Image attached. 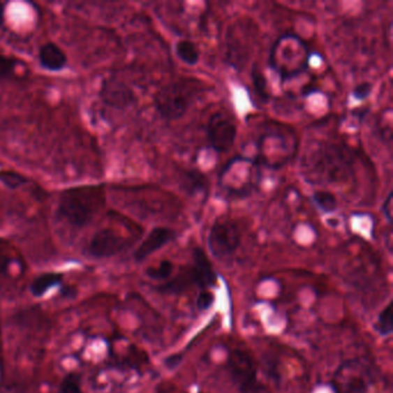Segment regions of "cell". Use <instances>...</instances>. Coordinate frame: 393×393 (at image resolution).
I'll return each mask as SVG.
<instances>
[{
	"mask_svg": "<svg viewBox=\"0 0 393 393\" xmlns=\"http://www.w3.org/2000/svg\"><path fill=\"white\" fill-rule=\"evenodd\" d=\"M354 156L345 147L320 143L304 157L308 181L327 186L346 181L353 175Z\"/></svg>",
	"mask_w": 393,
	"mask_h": 393,
	"instance_id": "6da1fadb",
	"label": "cell"
},
{
	"mask_svg": "<svg viewBox=\"0 0 393 393\" xmlns=\"http://www.w3.org/2000/svg\"><path fill=\"white\" fill-rule=\"evenodd\" d=\"M105 207L102 186H82L67 189L60 196V215L76 228L90 224Z\"/></svg>",
	"mask_w": 393,
	"mask_h": 393,
	"instance_id": "7a4b0ae2",
	"label": "cell"
},
{
	"mask_svg": "<svg viewBox=\"0 0 393 393\" xmlns=\"http://www.w3.org/2000/svg\"><path fill=\"white\" fill-rule=\"evenodd\" d=\"M205 91L203 83L193 77H184L163 87L155 95V107L168 121L185 116L196 99Z\"/></svg>",
	"mask_w": 393,
	"mask_h": 393,
	"instance_id": "3957f363",
	"label": "cell"
},
{
	"mask_svg": "<svg viewBox=\"0 0 393 393\" xmlns=\"http://www.w3.org/2000/svg\"><path fill=\"white\" fill-rule=\"evenodd\" d=\"M309 59L311 50L307 44L292 34L279 37L271 49V68L279 74L283 83L306 72Z\"/></svg>",
	"mask_w": 393,
	"mask_h": 393,
	"instance_id": "277c9868",
	"label": "cell"
},
{
	"mask_svg": "<svg viewBox=\"0 0 393 393\" xmlns=\"http://www.w3.org/2000/svg\"><path fill=\"white\" fill-rule=\"evenodd\" d=\"M261 178L260 165L251 159H232L219 175V186L225 195L244 198L258 188Z\"/></svg>",
	"mask_w": 393,
	"mask_h": 393,
	"instance_id": "5b68a950",
	"label": "cell"
},
{
	"mask_svg": "<svg viewBox=\"0 0 393 393\" xmlns=\"http://www.w3.org/2000/svg\"><path fill=\"white\" fill-rule=\"evenodd\" d=\"M258 159L255 162L265 164L271 169H279L293 158L297 151V140L288 129H269L260 138L258 143Z\"/></svg>",
	"mask_w": 393,
	"mask_h": 393,
	"instance_id": "8992f818",
	"label": "cell"
},
{
	"mask_svg": "<svg viewBox=\"0 0 393 393\" xmlns=\"http://www.w3.org/2000/svg\"><path fill=\"white\" fill-rule=\"evenodd\" d=\"M242 244V233L233 219L221 217L214 223L208 235L209 251L219 260L231 258Z\"/></svg>",
	"mask_w": 393,
	"mask_h": 393,
	"instance_id": "52a82bcc",
	"label": "cell"
},
{
	"mask_svg": "<svg viewBox=\"0 0 393 393\" xmlns=\"http://www.w3.org/2000/svg\"><path fill=\"white\" fill-rule=\"evenodd\" d=\"M228 369L232 380L242 393H262L258 380L256 364L251 355L242 350H233L228 357Z\"/></svg>",
	"mask_w": 393,
	"mask_h": 393,
	"instance_id": "ba28073f",
	"label": "cell"
},
{
	"mask_svg": "<svg viewBox=\"0 0 393 393\" xmlns=\"http://www.w3.org/2000/svg\"><path fill=\"white\" fill-rule=\"evenodd\" d=\"M254 24L251 20L238 21L226 35V57L235 70H240L249 57L251 42L254 37Z\"/></svg>",
	"mask_w": 393,
	"mask_h": 393,
	"instance_id": "9c48e42d",
	"label": "cell"
},
{
	"mask_svg": "<svg viewBox=\"0 0 393 393\" xmlns=\"http://www.w3.org/2000/svg\"><path fill=\"white\" fill-rule=\"evenodd\" d=\"M332 385L337 393H364L370 385L369 370L359 361H347L334 373Z\"/></svg>",
	"mask_w": 393,
	"mask_h": 393,
	"instance_id": "30bf717a",
	"label": "cell"
},
{
	"mask_svg": "<svg viewBox=\"0 0 393 393\" xmlns=\"http://www.w3.org/2000/svg\"><path fill=\"white\" fill-rule=\"evenodd\" d=\"M205 132L210 147L218 154H226L235 146L238 129L231 117L216 112L209 118Z\"/></svg>",
	"mask_w": 393,
	"mask_h": 393,
	"instance_id": "8fae6325",
	"label": "cell"
},
{
	"mask_svg": "<svg viewBox=\"0 0 393 393\" xmlns=\"http://www.w3.org/2000/svg\"><path fill=\"white\" fill-rule=\"evenodd\" d=\"M127 245L128 242L123 235L117 233L112 228H103L94 235L88 251L95 258H111L119 254Z\"/></svg>",
	"mask_w": 393,
	"mask_h": 393,
	"instance_id": "7c38bea8",
	"label": "cell"
},
{
	"mask_svg": "<svg viewBox=\"0 0 393 393\" xmlns=\"http://www.w3.org/2000/svg\"><path fill=\"white\" fill-rule=\"evenodd\" d=\"M175 238H177V233L171 228H155L143 240L140 247L136 249L134 258L138 262L143 261L150 255L159 251L161 248L168 245L170 242H175Z\"/></svg>",
	"mask_w": 393,
	"mask_h": 393,
	"instance_id": "4fadbf2b",
	"label": "cell"
},
{
	"mask_svg": "<svg viewBox=\"0 0 393 393\" xmlns=\"http://www.w3.org/2000/svg\"><path fill=\"white\" fill-rule=\"evenodd\" d=\"M192 254V269L195 277L196 286L201 288L215 286L217 277L205 251L202 248L196 247L193 249Z\"/></svg>",
	"mask_w": 393,
	"mask_h": 393,
	"instance_id": "5bb4252c",
	"label": "cell"
},
{
	"mask_svg": "<svg viewBox=\"0 0 393 393\" xmlns=\"http://www.w3.org/2000/svg\"><path fill=\"white\" fill-rule=\"evenodd\" d=\"M179 186L182 192L187 195L195 198V196H205L208 198L209 180L205 173L198 170H186L179 175Z\"/></svg>",
	"mask_w": 393,
	"mask_h": 393,
	"instance_id": "9a60e30c",
	"label": "cell"
},
{
	"mask_svg": "<svg viewBox=\"0 0 393 393\" xmlns=\"http://www.w3.org/2000/svg\"><path fill=\"white\" fill-rule=\"evenodd\" d=\"M102 96L109 105L114 107H126L134 102V94L125 83L110 81L103 87Z\"/></svg>",
	"mask_w": 393,
	"mask_h": 393,
	"instance_id": "2e32d148",
	"label": "cell"
},
{
	"mask_svg": "<svg viewBox=\"0 0 393 393\" xmlns=\"http://www.w3.org/2000/svg\"><path fill=\"white\" fill-rule=\"evenodd\" d=\"M40 63L49 71H60L66 66L67 57L63 50L53 43H47L40 47L38 54Z\"/></svg>",
	"mask_w": 393,
	"mask_h": 393,
	"instance_id": "e0dca14e",
	"label": "cell"
},
{
	"mask_svg": "<svg viewBox=\"0 0 393 393\" xmlns=\"http://www.w3.org/2000/svg\"><path fill=\"white\" fill-rule=\"evenodd\" d=\"M194 285H196L195 277H194L192 265H191V267L182 268V270H180V272L171 281L159 286L158 290L159 292L168 293V295H179Z\"/></svg>",
	"mask_w": 393,
	"mask_h": 393,
	"instance_id": "ac0fdd59",
	"label": "cell"
},
{
	"mask_svg": "<svg viewBox=\"0 0 393 393\" xmlns=\"http://www.w3.org/2000/svg\"><path fill=\"white\" fill-rule=\"evenodd\" d=\"M175 53L182 63L187 64L189 66H194L200 60L198 47L192 40H179L178 43L175 44Z\"/></svg>",
	"mask_w": 393,
	"mask_h": 393,
	"instance_id": "d6986e66",
	"label": "cell"
},
{
	"mask_svg": "<svg viewBox=\"0 0 393 393\" xmlns=\"http://www.w3.org/2000/svg\"><path fill=\"white\" fill-rule=\"evenodd\" d=\"M63 276L59 274H44L37 277L30 286V291L35 297H42L50 288L56 286L61 281Z\"/></svg>",
	"mask_w": 393,
	"mask_h": 393,
	"instance_id": "ffe728a7",
	"label": "cell"
},
{
	"mask_svg": "<svg viewBox=\"0 0 393 393\" xmlns=\"http://www.w3.org/2000/svg\"><path fill=\"white\" fill-rule=\"evenodd\" d=\"M313 202L320 212L324 214H332L338 208V200L334 194L327 191H318L313 194Z\"/></svg>",
	"mask_w": 393,
	"mask_h": 393,
	"instance_id": "44dd1931",
	"label": "cell"
},
{
	"mask_svg": "<svg viewBox=\"0 0 393 393\" xmlns=\"http://www.w3.org/2000/svg\"><path fill=\"white\" fill-rule=\"evenodd\" d=\"M392 302L387 304V307L384 308L382 313L378 315V318H377L376 324H375V330L383 336V337H387L389 334H392L393 331V309H392Z\"/></svg>",
	"mask_w": 393,
	"mask_h": 393,
	"instance_id": "7402d4cb",
	"label": "cell"
},
{
	"mask_svg": "<svg viewBox=\"0 0 393 393\" xmlns=\"http://www.w3.org/2000/svg\"><path fill=\"white\" fill-rule=\"evenodd\" d=\"M251 81H253L255 93L258 94V96L262 101H268L269 97H270L268 82H267L265 74L262 73V71L258 68V65H254L253 70H251Z\"/></svg>",
	"mask_w": 393,
	"mask_h": 393,
	"instance_id": "603a6c76",
	"label": "cell"
},
{
	"mask_svg": "<svg viewBox=\"0 0 393 393\" xmlns=\"http://www.w3.org/2000/svg\"><path fill=\"white\" fill-rule=\"evenodd\" d=\"M173 269H175V265H173L172 262L165 260V261L161 262L157 267L149 268L147 270V274H148V277L151 278L154 281H166V279H169L171 277Z\"/></svg>",
	"mask_w": 393,
	"mask_h": 393,
	"instance_id": "cb8c5ba5",
	"label": "cell"
},
{
	"mask_svg": "<svg viewBox=\"0 0 393 393\" xmlns=\"http://www.w3.org/2000/svg\"><path fill=\"white\" fill-rule=\"evenodd\" d=\"M0 182L8 188L17 189L26 184L27 179L24 178V175L13 172V171H1L0 172Z\"/></svg>",
	"mask_w": 393,
	"mask_h": 393,
	"instance_id": "d4e9b609",
	"label": "cell"
},
{
	"mask_svg": "<svg viewBox=\"0 0 393 393\" xmlns=\"http://www.w3.org/2000/svg\"><path fill=\"white\" fill-rule=\"evenodd\" d=\"M59 393H82L80 382L75 375H70L60 384Z\"/></svg>",
	"mask_w": 393,
	"mask_h": 393,
	"instance_id": "484cf974",
	"label": "cell"
},
{
	"mask_svg": "<svg viewBox=\"0 0 393 393\" xmlns=\"http://www.w3.org/2000/svg\"><path fill=\"white\" fill-rule=\"evenodd\" d=\"M15 66L17 63L13 59L0 53V80L7 79L10 75H13Z\"/></svg>",
	"mask_w": 393,
	"mask_h": 393,
	"instance_id": "4316f807",
	"label": "cell"
},
{
	"mask_svg": "<svg viewBox=\"0 0 393 393\" xmlns=\"http://www.w3.org/2000/svg\"><path fill=\"white\" fill-rule=\"evenodd\" d=\"M215 302V295L210 291H202L196 300V307L198 311H208Z\"/></svg>",
	"mask_w": 393,
	"mask_h": 393,
	"instance_id": "83f0119b",
	"label": "cell"
},
{
	"mask_svg": "<svg viewBox=\"0 0 393 393\" xmlns=\"http://www.w3.org/2000/svg\"><path fill=\"white\" fill-rule=\"evenodd\" d=\"M373 83L361 82L353 89V97L357 101H364L370 96L373 91Z\"/></svg>",
	"mask_w": 393,
	"mask_h": 393,
	"instance_id": "f1b7e54d",
	"label": "cell"
},
{
	"mask_svg": "<svg viewBox=\"0 0 393 393\" xmlns=\"http://www.w3.org/2000/svg\"><path fill=\"white\" fill-rule=\"evenodd\" d=\"M383 214L389 223H392V193H389L387 200L384 201Z\"/></svg>",
	"mask_w": 393,
	"mask_h": 393,
	"instance_id": "f546056e",
	"label": "cell"
},
{
	"mask_svg": "<svg viewBox=\"0 0 393 393\" xmlns=\"http://www.w3.org/2000/svg\"><path fill=\"white\" fill-rule=\"evenodd\" d=\"M181 361V354H173V355H170L169 357H166L164 364H165L166 367L169 368V369H175V368L180 366Z\"/></svg>",
	"mask_w": 393,
	"mask_h": 393,
	"instance_id": "4dcf8cb0",
	"label": "cell"
},
{
	"mask_svg": "<svg viewBox=\"0 0 393 393\" xmlns=\"http://www.w3.org/2000/svg\"><path fill=\"white\" fill-rule=\"evenodd\" d=\"M3 24V3H0V27Z\"/></svg>",
	"mask_w": 393,
	"mask_h": 393,
	"instance_id": "1f68e13d",
	"label": "cell"
}]
</instances>
